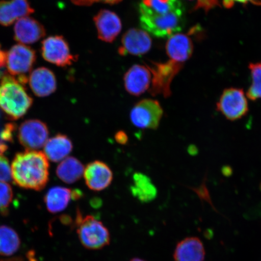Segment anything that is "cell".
I'll list each match as a JSON object with an SVG mask.
<instances>
[{"mask_svg":"<svg viewBox=\"0 0 261 261\" xmlns=\"http://www.w3.org/2000/svg\"><path fill=\"white\" fill-rule=\"evenodd\" d=\"M139 12L142 28L156 38L170 37L185 24V10L179 0H142Z\"/></svg>","mask_w":261,"mask_h":261,"instance_id":"6da1fadb","label":"cell"},{"mask_svg":"<svg viewBox=\"0 0 261 261\" xmlns=\"http://www.w3.org/2000/svg\"><path fill=\"white\" fill-rule=\"evenodd\" d=\"M12 176L19 187L41 191L48 181L49 163L46 155L32 150L18 153L12 162Z\"/></svg>","mask_w":261,"mask_h":261,"instance_id":"7a4b0ae2","label":"cell"},{"mask_svg":"<svg viewBox=\"0 0 261 261\" xmlns=\"http://www.w3.org/2000/svg\"><path fill=\"white\" fill-rule=\"evenodd\" d=\"M17 79L6 74L0 80V109L9 118H21L32 106V98Z\"/></svg>","mask_w":261,"mask_h":261,"instance_id":"3957f363","label":"cell"},{"mask_svg":"<svg viewBox=\"0 0 261 261\" xmlns=\"http://www.w3.org/2000/svg\"><path fill=\"white\" fill-rule=\"evenodd\" d=\"M77 233L83 246L91 250L102 249L110 244V234L102 222L93 215L76 218Z\"/></svg>","mask_w":261,"mask_h":261,"instance_id":"277c9868","label":"cell"},{"mask_svg":"<svg viewBox=\"0 0 261 261\" xmlns=\"http://www.w3.org/2000/svg\"><path fill=\"white\" fill-rule=\"evenodd\" d=\"M36 59V52L32 48L16 44L6 53V65L9 73L18 76L17 80L24 84L28 81L27 74L31 72Z\"/></svg>","mask_w":261,"mask_h":261,"instance_id":"5b68a950","label":"cell"},{"mask_svg":"<svg viewBox=\"0 0 261 261\" xmlns=\"http://www.w3.org/2000/svg\"><path fill=\"white\" fill-rule=\"evenodd\" d=\"M163 116V110L158 100L145 99L139 101L130 113V121L140 129H158Z\"/></svg>","mask_w":261,"mask_h":261,"instance_id":"8992f818","label":"cell"},{"mask_svg":"<svg viewBox=\"0 0 261 261\" xmlns=\"http://www.w3.org/2000/svg\"><path fill=\"white\" fill-rule=\"evenodd\" d=\"M182 67V64L172 60L163 63H154L151 67H148L152 74L151 87L149 90L151 95L162 94L165 97L171 96L172 81Z\"/></svg>","mask_w":261,"mask_h":261,"instance_id":"52a82bcc","label":"cell"},{"mask_svg":"<svg viewBox=\"0 0 261 261\" xmlns=\"http://www.w3.org/2000/svg\"><path fill=\"white\" fill-rule=\"evenodd\" d=\"M217 110L230 121L242 119L249 112L244 91L237 88L224 90L217 103Z\"/></svg>","mask_w":261,"mask_h":261,"instance_id":"ba28073f","label":"cell"},{"mask_svg":"<svg viewBox=\"0 0 261 261\" xmlns=\"http://www.w3.org/2000/svg\"><path fill=\"white\" fill-rule=\"evenodd\" d=\"M41 55L48 63L61 67L72 64L77 59L71 54L65 39L60 35L51 36L42 42Z\"/></svg>","mask_w":261,"mask_h":261,"instance_id":"9c48e42d","label":"cell"},{"mask_svg":"<svg viewBox=\"0 0 261 261\" xmlns=\"http://www.w3.org/2000/svg\"><path fill=\"white\" fill-rule=\"evenodd\" d=\"M48 136L47 126L40 120H25L18 130L19 143L28 150L41 148L47 143Z\"/></svg>","mask_w":261,"mask_h":261,"instance_id":"30bf717a","label":"cell"},{"mask_svg":"<svg viewBox=\"0 0 261 261\" xmlns=\"http://www.w3.org/2000/svg\"><path fill=\"white\" fill-rule=\"evenodd\" d=\"M152 43V39L148 32L142 29H130L123 36L119 54L121 56L128 55L141 56L148 53Z\"/></svg>","mask_w":261,"mask_h":261,"instance_id":"8fae6325","label":"cell"},{"mask_svg":"<svg viewBox=\"0 0 261 261\" xmlns=\"http://www.w3.org/2000/svg\"><path fill=\"white\" fill-rule=\"evenodd\" d=\"M87 187L93 191H102L109 188L113 179V173L105 162L94 161L88 164L84 172Z\"/></svg>","mask_w":261,"mask_h":261,"instance_id":"7c38bea8","label":"cell"},{"mask_svg":"<svg viewBox=\"0 0 261 261\" xmlns=\"http://www.w3.org/2000/svg\"><path fill=\"white\" fill-rule=\"evenodd\" d=\"M98 38L106 42H112L122 30L119 16L109 10H101L94 17Z\"/></svg>","mask_w":261,"mask_h":261,"instance_id":"4fadbf2b","label":"cell"},{"mask_svg":"<svg viewBox=\"0 0 261 261\" xmlns=\"http://www.w3.org/2000/svg\"><path fill=\"white\" fill-rule=\"evenodd\" d=\"M151 80L152 74L148 67L134 65L124 76V86L127 92L139 96L149 89Z\"/></svg>","mask_w":261,"mask_h":261,"instance_id":"5bb4252c","label":"cell"},{"mask_svg":"<svg viewBox=\"0 0 261 261\" xmlns=\"http://www.w3.org/2000/svg\"><path fill=\"white\" fill-rule=\"evenodd\" d=\"M45 34L44 26L29 16L19 19L14 26V39L20 44L35 43L44 38Z\"/></svg>","mask_w":261,"mask_h":261,"instance_id":"9a60e30c","label":"cell"},{"mask_svg":"<svg viewBox=\"0 0 261 261\" xmlns=\"http://www.w3.org/2000/svg\"><path fill=\"white\" fill-rule=\"evenodd\" d=\"M29 0L0 1V25L9 26L34 12Z\"/></svg>","mask_w":261,"mask_h":261,"instance_id":"2e32d148","label":"cell"},{"mask_svg":"<svg viewBox=\"0 0 261 261\" xmlns=\"http://www.w3.org/2000/svg\"><path fill=\"white\" fill-rule=\"evenodd\" d=\"M29 85L38 97H47L54 93L57 89L56 76L53 71L45 67L34 70L29 76Z\"/></svg>","mask_w":261,"mask_h":261,"instance_id":"e0dca14e","label":"cell"},{"mask_svg":"<svg viewBox=\"0 0 261 261\" xmlns=\"http://www.w3.org/2000/svg\"><path fill=\"white\" fill-rule=\"evenodd\" d=\"M194 46L188 35L175 34L169 37L166 44V51L171 60L182 64L193 53Z\"/></svg>","mask_w":261,"mask_h":261,"instance_id":"ac0fdd59","label":"cell"},{"mask_svg":"<svg viewBox=\"0 0 261 261\" xmlns=\"http://www.w3.org/2000/svg\"><path fill=\"white\" fill-rule=\"evenodd\" d=\"M81 195L82 193L79 191L55 187L49 189L45 195L44 202L48 212L57 214L64 211L72 199L79 198Z\"/></svg>","mask_w":261,"mask_h":261,"instance_id":"d6986e66","label":"cell"},{"mask_svg":"<svg viewBox=\"0 0 261 261\" xmlns=\"http://www.w3.org/2000/svg\"><path fill=\"white\" fill-rule=\"evenodd\" d=\"M174 257L175 261H203V244L198 238H185L176 246Z\"/></svg>","mask_w":261,"mask_h":261,"instance_id":"ffe728a7","label":"cell"},{"mask_svg":"<svg viewBox=\"0 0 261 261\" xmlns=\"http://www.w3.org/2000/svg\"><path fill=\"white\" fill-rule=\"evenodd\" d=\"M73 148V143L67 136L58 134L45 143V155L51 162H60L66 159L72 151Z\"/></svg>","mask_w":261,"mask_h":261,"instance_id":"44dd1931","label":"cell"},{"mask_svg":"<svg viewBox=\"0 0 261 261\" xmlns=\"http://www.w3.org/2000/svg\"><path fill=\"white\" fill-rule=\"evenodd\" d=\"M130 191L135 197L143 203L154 200L158 191L151 179L142 173H135L133 176V185Z\"/></svg>","mask_w":261,"mask_h":261,"instance_id":"7402d4cb","label":"cell"},{"mask_svg":"<svg viewBox=\"0 0 261 261\" xmlns=\"http://www.w3.org/2000/svg\"><path fill=\"white\" fill-rule=\"evenodd\" d=\"M84 170V166L79 160L73 156H69L59 165L57 175L65 184H72L83 177Z\"/></svg>","mask_w":261,"mask_h":261,"instance_id":"603a6c76","label":"cell"},{"mask_svg":"<svg viewBox=\"0 0 261 261\" xmlns=\"http://www.w3.org/2000/svg\"><path fill=\"white\" fill-rule=\"evenodd\" d=\"M20 245V238L14 228L5 225L0 226V255H14L18 252Z\"/></svg>","mask_w":261,"mask_h":261,"instance_id":"cb8c5ba5","label":"cell"},{"mask_svg":"<svg viewBox=\"0 0 261 261\" xmlns=\"http://www.w3.org/2000/svg\"><path fill=\"white\" fill-rule=\"evenodd\" d=\"M252 85L247 92V96L250 100H256L261 99V63L249 65Z\"/></svg>","mask_w":261,"mask_h":261,"instance_id":"d4e9b609","label":"cell"},{"mask_svg":"<svg viewBox=\"0 0 261 261\" xmlns=\"http://www.w3.org/2000/svg\"><path fill=\"white\" fill-rule=\"evenodd\" d=\"M13 200L12 189L9 185L0 181V212L5 213Z\"/></svg>","mask_w":261,"mask_h":261,"instance_id":"484cf974","label":"cell"},{"mask_svg":"<svg viewBox=\"0 0 261 261\" xmlns=\"http://www.w3.org/2000/svg\"><path fill=\"white\" fill-rule=\"evenodd\" d=\"M207 180V175H205L203 182L198 188H192L196 194L200 198V200L203 201L207 202V203L210 204L215 211H217L216 208L214 207V204L212 203L211 200V197L210 191L207 187L206 185Z\"/></svg>","mask_w":261,"mask_h":261,"instance_id":"4316f807","label":"cell"},{"mask_svg":"<svg viewBox=\"0 0 261 261\" xmlns=\"http://www.w3.org/2000/svg\"><path fill=\"white\" fill-rule=\"evenodd\" d=\"M12 178V169L8 159L0 153V181L8 182Z\"/></svg>","mask_w":261,"mask_h":261,"instance_id":"83f0119b","label":"cell"},{"mask_svg":"<svg viewBox=\"0 0 261 261\" xmlns=\"http://www.w3.org/2000/svg\"><path fill=\"white\" fill-rule=\"evenodd\" d=\"M190 1H196L194 10L202 9L206 12L219 5L218 0H190Z\"/></svg>","mask_w":261,"mask_h":261,"instance_id":"f1b7e54d","label":"cell"},{"mask_svg":"<svg viewBox=\"0 0 261 261\" xmlns=\"http://www.w3.org/2000/svg\"><path fill=\"white\" fill-rule=\"evenodd\" d=\"M74 5L81 6H91L95 3H103L114 5L121 2L122 0H71Z\"/></svg>","mask_w":261,"mask_h":261,"instance_id":"f546056e","label":"cell"},{"mask_svg":"<svg viewBox=\"0 0 261 261\" xmlns=\"http://www.w3.org/2000/svg\"><path fill=\"white\" fill-rule=\"evenodd\" d=\"M236 3H242V4H252L261 6V0H223V5L227 9L232 8Z\"/></svg>","mask_w":261,"mask_h":261,"instance_id":"4dcf8cb0","label":"cell"},{"mask_svg":"<svg viewBox=\"0 0 261 261\" xmlns=\"http://www.w3.org/2000/svg\"><path fill=\"white\" fill-rule=\"evenodd\" d=\"M116 141L120 145H125L128 142V137L123 130H119L114 136Z\"/></svg>","mask_w":261,"mask_h":261,"instance_id":"1f68e13d","label":"cell"},{"mask_svg":"<svg viewBox=\"0 0 261 261\" xmlns=\"http://www.w3.org/2000/svg\"><path fill=\"white\" fill-rule=\"evenodd\" d=\"M6 53L1 49L0 46V68L6 65Z\"/></svg>","mask_w":261,"mask_h":261,"instance_id":"d6a6232c","label":"cell"},{"mask_svg":"<svg viewBox=\"0 0 261 261\" xmlns=\"http://www.w3.org/2000/svg\"><path fill=\"white\" fill-rule=\"evenodd\" d=\"M130 261H145V260H143L142 259H139V258H134L132 260H130Z\"/></svg>","mask_w":261,"mask_h":261,"instance_id":"836d02e7","label":"cell"},{"mask_svg":"<svg viewBox=\"0 0 261 261\" xmlns=\"http://www.w3.org/2000/svg\"><path fill=\"white\" fill-rule=\"evenodd\" d=\"M0 261H6V260H0ZM9 261H15V260H9Z\"/></svg>","mask_w":261,"mask_h":261,"instance_id":"e575fe53","label":"cell"},{"mask_svg":"<svg viewBox=\"0 0 261 261\" xmlns=\"http://www.w3.org/2000/svg\"><path fill=\"white\" fill-rule=\"evenodd\" d=\"M260 190H261V184L260 185Z\"/></svg>","mask_w":261,"mask_h":261,"instance_id":"d590c367","label":"cell"}]
</instances>
